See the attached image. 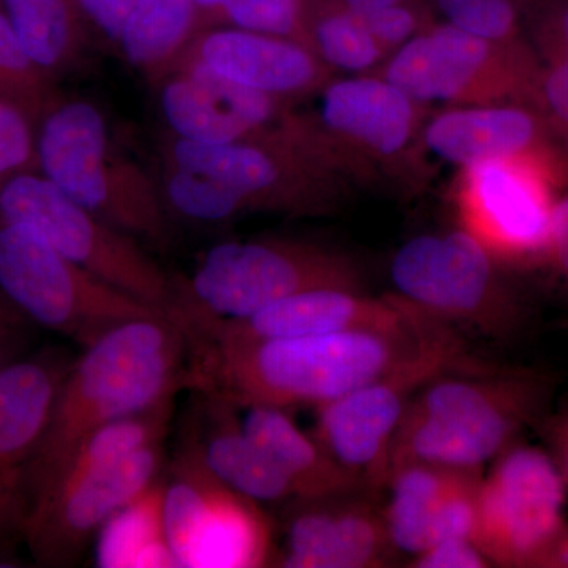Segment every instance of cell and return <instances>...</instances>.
Masks as SVG:
<instances>
[{"label":"cell","instance_id":"7","mask_svg":"<svg viewBox=\"0 0 568 568\" xmlns=\"http://www.w3.org/2000/svg\"><path fill=\"white\" fill-rule=\"evenodd\" d=\"M164 164L203 175L230 197L237 216L254 212L320 215L338 203L342 181L282 123L234 142L175 138Z\"/></svg>","mask_w":568,"mask_h":568},{"label":"cell","instance_id":"23","mask_svg":"<svg viewBox=\"0 0 568 568\" xmlns=\"http://www.w3.org/2000/svg\"><path fill=\"white\" fill-rule=\"evenodd\" d=\"M197 417L186 429L209 469L235 491L256 503L295 499L293 485L263 447L245 432L237 406L215 395L201 394Z\"/></svg>","mask_w":568,"mask_h":568},{"label":"cell","instance_id":"46","mask_svg":"<svg viewBox=\"0 0 568 568\" xmlns=\"http://www.w3.org/2000/svg\"><path fill=\"white\" fill-rule=\"evenodd\" d=\"M78 3H80V7L82 9V7H84L85 3H88V0H78Z\"/></svg>","mask_w":568,"mask_h":568},{"label":"cell","instance_id":"31","mask_svg":"<svg viewBox=\"0 0 568 568\" xmlns=\"http://www.w3.org/2000/svg\"><path fill=\"white\" fill-rule=\"evenodd\" d=\"M224 13L237 29L295 40L310 48L302 0H230Z\"/></svg>","mask_w":568,"mask_h":568},{"label":"cell","instance_id":"37","mask_svg":"<svg viewBox=\"0 0 568 568\" xmlns=\"http://www.w3.org/2000/svg\"><path fill=\"white\" fill-rule=\"evenodd\" d=\"M32 321L0 291V372L20 361Z\"/></svg>","mask_w":568,"mask_h":568},{"label":"cell","instance_id":"44","mask_svg":"<svg viewBox=\"0 0 568 568\" xmlns=\"http://www.w3.org/2000/svg\"><path fill=\"white\" fill-rule=\"evenodd\" d=\"M194 7H200V9L213 10V9H222L226 7V3L230 0H193Z\"/></svg>","mask_w":568,"mask_h":568},{"label":"cell","instance_id":"28","mask_svg":"<svg viewBox=\"0 0 568 568\" xmlns=\"http://www.w3.org/2000/svg\"><path fill=\"white\" fill-rule=\"evenodd\" d=\"M308 44L332 71L375 74L390 58L365 21L346 7L324 14L308 28Z\"/></svg>","mask_w":568,"mask_h":568},{"label":"cell","instance_id":"32","mask_svg":"<svg viewBox=\"0 0 568 568\" xmlns=\"http://www.w3.org/2000/svg\"><path fill=\"white\" fill-rule=\"evenodd\" d=\"M450 24L495 41H515L517 11L511 0H437Z\"/></svg>","mask_w":568,"mask_h":568},{"label":"cell","instance_id":"45","mask_svg":"<svg viewBox=\"0 0 568 568\" xmlns=\"http://www.w3.org/2000/svg\"><path fill=\"white\" fill-rule=\"evenodd\" d=\"M26 2H29V0H3V6H6V11H9L17 9V7H20Z\"/></svg>","mask_w":568,"mask_h":568},{"label":"cell","instance_id":"39","mask_svg":"<svg viewBox=\"0 0 568 568\" xmlns=\"http://www.w3.org/2000/svg\"><path fill=\"white\" fill-rule=\"evenodd\" d=\"M547 261L568 283V194L558 197L552 209Z\"/></svg>","mask_w":568,"mask_h":568},{"label":"cell","instance_id":"27","mask_svg":"<svg viewBox=\"0 0 568 568\" xmlns=\"http://www.w3.org/2000/svg\"><path fill=\"white\" fill-rule=\"evenodd\" d=\"M193 21V0H136L119 39L123 55L149 77H160L183 54Z\"/></svg>","mask_w":568,"mask_h":568},{"label":"cell","instance_id":"43","mask_svg":"<svg viewBox=\"0 0 568 568\" xmlns=\"http://www.w3.org/2000/svg\"><path fill=\"white\" fill-rule=\"evenodd\" d=\"M547 58H559L568 61V10L564 13L562 22H560L559 40L551 51H547Z\"/></svg>","mask_w":568,"mask_h":568},{"label":"cell","instance_id":"38","mask_svg":"<svg viewBox=\"0 0 568 568\" xmlns=\"http://www.w3.org/2000/svg\"><path fill=\"white\" fill-rule=\"evenodd\" d=\"M134 2L136 0H88L82 10L102 29L108 39L119 41Z\"/></svg>","mask_w":568,"mask_h":568},{"label":"cell","instance_id":"26","mask_svg":"<svg viewBox=\"0 0 568 568\" xmlns=\"http://www.w3.org/2000/svg\"><path fill=\"white\" fill-rule=\"evenodd\" d=\"M463 473L425 463H407L390 470L386 484L390 497L383 511L396 551L416 558L432 545L437 514Z\"/></svg>","mask_w":568,"mask_h":568},{"label":"cell","instance_id":"21","mask_svg":"<svg viewBox=\"0 0 568 568\" xmlns=\"http://www.w3.org/2000/svg\"><path fill=\"white\" fill-rule=\"evenodd\" d=\"M551 126L525 103L447 106L429 115L420 133V148L462 168L488 160L551 155Z\"/></svg>","mask_w":568,"mask_h":568},{"label":"cell","instance_id":"20","mask_svg":"<svg viewBox=\"0 0 568 568\" xmlns=\"http://www.w3.org/2000/svg\"><path fill=\"white\" fill-rule=\"evenodd\" d=\"M163 84L160 103L175 136L200 142H234L257 136L282 121L283 100L227 80L183 54Z\"/></svg>","mask_w":568,"mask_h":568},{"label":"cell","instance_id":"6","mask_svg":"<svg viewBox=\"0 0 568 568\" xmlns=\"http://www.w3.org/2000/svg\"><path fill=\"white\" fill-rule=\"evenodd\" d=\"M317 93L316 112L283 114L280 123L339 178L392 170L420 148L428 110L386 78L355 74Z\"/></svg>","mask_w":568,"mask_h":568},{"label":"cell","instance_id":"34","mask_svg":"<svg viewBox=\"0 0 568 568\" xmlns=\"http://www.w3.org/2000/svg\"><path fill=\"white\" fill-rule=\"evenodd\" d=\"M534 108L551 126L552 132L568 142V61L548 59L538 73Z\"/></svg>","mask_w":568,"mask_h":568},{"label":"cell","instance_id":"19","mask_svg":"<svg viewBox=\"0 0 568 568\" xmlns=\"http://www.w3.org/2000/svg\"><path fill=\"white\" fill-rule=\"evenodd\" d=\"M361 493L294 499L286 544L276 566L290 568H379L398 551L388 537L384 511Z\"/></svg>","mask_w":568,"mask_h":568},{"label":"cell","instance_id":"8","mask_svg":"<svg viewBox=\"0 0 568 568\" xmlns=\"http://www.w3.org/2000/svg\"><path fill=\"white\" fill-rule=\"evenodd\" d=\"M164 474V521L179 568L276 566L274 525L260 503L205 465L185 428Z\"/></svg>","mask_w":568,"mask_h":568},{"label":"cell","instance_id":"11","mask_svg":"<svg viewBox=\"0 0 568 568\" xmlns=\"http://www.w3.org/2000/svg\"><path fill=\"white\" fill-rule=\"evenodd\" d=\"M497 261L467 231L422 234L395 253L396 297L426 317L488 336H507L523 323V305Z\"/></svg>","mask_w":568,"mask_h":568},{"label":"cell","instance_id":"5","mask_svg":"<svg viewBox=\"0 0 568 568\" xmlns=\"http://www.w3.org/2000/svg\"><path fill=\"white\" fill-rule=\"evenodd\" d=\"M362 291L353 261L287 239L223 242L204 254L192 278L175 282L170 315L244 317L305 291Z\"/></svg>","mask_w":568,"mask_h":568},{"label":"cell","instance_id":"2","mask_svg":"<svg viewBox=\"0 0 568 568\" xmlns=\"http://www.w3.org/2000/svg\"><path fill=\"white\" fill-rule=\"evenodd\" d=\"M189 358V336L170 313L126 321L85 346L63 377L33 458L31 511L85 436L186 388Z\"/></svg>","mask_w":568,"mask_h":568},{"label":"cell","instance_id":"15","mask_svg":"<svg viewBox=\"0 0 568 568\" xmlns=\"http://www.w3.org/2000/svg\"><path fill=\"white\" fill-rule=\"evenodd\" d=\"M556 162L548 155L488 160L462 168L455 207L467 231L497 263L547 260Z\"/></svg>","mask_w":568,"mask_h":568},{"label":"cell","instance_id":"33","mask_svg":"<svg viewBox=\"0 0 568 568\" xmlns=\"http://www.w3.org/2000/svg\"><path fill=\"white\" fill-rule=\"evenodd\" d=\"M39 168L32 121L6 100H0V179Z\"/></svg>","mask_w":568,"mask_h":568},{"label":"cell","instance_id":"40","mask_svg":"<svg viewBox=\"0 0 568 568\" xmlns=\"http://www.w3.org/2000/svg\"><path fill=\"white\" fill-rule=\"evenodd\" d=\"M549 457L558 467L560 477L568 489V407L540 422Z\"/></svg>","mask_w":568,"mask_h":568},{"label":"cell","instance_id":"13","mask_svg":"<svg viewBox=\"0 0 568 568\" xmlns=\"http://www.w3.org/2000/svg\"><path fill=\"white\" fill-rule=\"evenodd\" d=\"M540 65L515 41L443 24L417 33L375 74L422 104L525 103L534 106Z\"/></svg>","mask_w":568,"mask_h":568},{"label":"cell","instance_id":"4","mask_svg":"<svg viewBox=\"0 0 568 568\" xmlns=\"http://www.w3.org/2000/svg\"><path fill=\"white\" fill-rule=\"evenodd\" d=\"M39 168L67 196L123 233L163 246L166 204L138 164L114 151L102 112L82 100L58 103L41 121Z\"/></svg>","mask_w":568,"mask_h":568},{"label":"cell","instance_id":"12","mask_svg":"<svg viewBox=\"0 0 568 568\" xmlns=\"http://www.w3.org/2000/svg\"><path fill=\"white\" fill-rule=\"evenodd\" d=\"M484 368L447 327L392 372L316 407L313 436L366 491H376L386 487L392 440L414 395L437 376Z\"/></svg>","mask_w":568,"mask_h":568},{"label":"cell","instance_id":"35","mask_svg":"<svg viewBox=\"0 0 568 568\" xmlns=\"http://www.w3.org/2000/svg\"><path fill=\"white\" fill-rule=\"evenodd\" d=\"M364 21L369 32L390 55L422 32L420 20H418L416 11L410 10L403 2L376 11Z\"/></svg>","mask_w":568,"mask_h":568},{"label":"cell","instance_id":"10","mask_svg":"<svg viewBox=\"0 0 568 568\" xmlns=\"http://www.w3.org/2000/svg\"><path fill=\"white\" fill-rule=\"evenodd\" d=\"M26 224L73 263L153 308L170 312L174 280L136 237L67 196L43 174L0 183V224Z\"/></svg>","mask_w":568,"mask_h":568},{"label":"cell","instance_id":"25","mask_svg":"<svg viewBox=\"0 0 568 568\" xmlns=\"http://www.w3.org/2000/svg\"><path fill=\"white\" fill-rule=\"evenodd\" d=\"M102 568H179L164 521V476L125 504L95 536Z\"/></svg>","mask_w":568,"mask_h":568},{"label":"cell","instance_id":"24","mask_svg":"<svg viewBox=\"0 0 568 568\" xmlns=\"http://www.w3.org/2000/svg\"><path fill=\"white\" fill-rule=\"evenodd\" d=\"M246 410L245 432L291 481L295 499L368 493L357 478L331 457L315 436L298 428L286 409L252 406Z\"/></svg>","mask_w":568,"mask_h":568},{"label":"cell","instance_id":"14","mask_svg":"<svg viewBox=\"0 0 568 568\" xmlns=\"http://www.w3.org/2000/svg\"><path fill=\"white\" fill-rule=\"evenodd\" d=\"M567 491L547 448L511 444L481 476L474 544L491 566L547 568L568 525Z\"/></svg>","mask_w":568,"mask_h":568},{"label":"cell","instance_id":"30","mask_svg":"<svg viewBox=\"0 0 568 568\" xmlns=\"http://www.w3.org/2000/svg\"><path fill=\"white\" fill-rule=\"evenodd\" d=\"M0 100L20 108L32 122L43 121L58 104L48 71L41 70L21 47L7 11H0Z\"/></svg>","mask_w":568,"mask_h":568},{"label":"cell","instance_id":"42","mask_svg":"<svg viewBox=\"0 0 568 568\" xmlns=\"http://www.w3.org/2000/svg\"><path fill=\"white\" fill-rule=\"evenodd\" d=\"M547 568H568V525L558 545L552 549Z\"/></svg>","mask_w":568,"mask_h":568},{"label":"cell","instance_id":"29","mask_svg":"<svg viewBox=\"0 0 568 568\" xmlns=\"http://www.w3.org/2000/svg\"><path fill=\"white\" fill-rule=\"evenodd\" d=\"M7 14L21 47L41 70L58 69L69 58L74 40L69 0H29Z\"/></svg>","mask_w":568,"mask_h":568},{"label":"cell","instance_id":"36","mask_svg":"<svg viewBox=\"0 0 568 568\" xmlns=\"http://www.w3.org/2000/svg\"><path fill=\"white\" fill-rule=\"evenodd\" d=\"M409 567L416 568H485L491 567L484 552L467 538H447L413 559Z\"/></svg>","mask_w":568,"mask_h":568},{"label":"cell","instance_id":"18","mask_svg":"<svg viewBox=\"0 0 568 568\" xmlns=\"http://www.w3.org/2000/svg\"><path fill=\"white\" fill-rule=\"evenodd\" d=\"M70 365L17 361L0 372V544L21 537L31 514V470Z\"/></svg>","mask_w":568,"mask_h":568},{"label":"cell","instance_id":"1","mask_svg":"<svg viewBox=\"0 0 568 568\" xmlns=\"http://www.w3.org/2000/svg\"><path fill=\"white\" fill-rule=\"evenodd\" d=\"M450 325L425 321L396 332L267 339L219 345L189 338L186 388L239 409L320 407L386 375Z\"/></svg>","mask_w":568,"mask_h":568},{"label":"cell","instance_id":"17","mask_svg":"<svg viewBox=\"0 0 568 568\" xmlns=\"http://www.w3.org/2000/svg\"><path fill=\"white\" fill-rule=\"evenodd\" d=\"M162 474L160 443L88 476L62 481L33 507L22 540L40 566H71L104 523Z\"/></svg>","mask_w":568,"mask_h":568},{"label":"cell","instance_id":"3","mask_svg":"<svg viewBox=\"0 0 568 568\" xmlns=\"http://www.w3.org/2000/svg\"><path fill=\"white\" fill-rule=\"evenodd\" d=\"M552 383L528 369L484 368L435 377L414 395L388 455L407 463L481 470L547 416ZM388 478V477H387Z\"/></svg>","mask_w":568,"mask_h":568},{"label":"cell","instance_id":"22","mask_svg":"<svg viewBox=\"0 0 568 568\" xmlns=\"http://www.w3.org/2000/svg\"><path fill=\"white\" fill-rule=\"evenodd\" d=\"M183 54L227 80L283 102L320 92L334 74L305 44L244 29L205 33Z\"/></svg>","mask_w":568,"mask_h":568},{"label":"cell","instance_id":"9","mask_svg":"<svg viewBox=\"0 0 568 568\" xmlns=\"http://www.w3.org/2000/svg\"><path fill=\"white\" fill-rule=\"evenodd\" d=\"M0 291L32 323L84 347L115 325L166 313L73 263L26 224H0Z\"/></svg>","mask_w":568,"mask_h":568},{"label":"cell","instance_id":"41","mask_svg":"<svg viewBox=\"0 0 568 568\" xmlns=\"http://www.w3.org/2000/svg\"><path fill=\"white\" fill-rule=\"evenodd\" d=\"M343 3H345L347 10L353 11L358 18L365 20V18L376 13V11L402 3V0H343Z\"/></svg>","mask_w":568,"mask_h":568},{"label":"cell","instance_id":"16","mask_svg":"<svg viewBox=\"0 0 568 568\" xmlns=\"http://www.w3.org/2000/svg\"><path fill=\"white\" fill-rule=\"evenodd\" d=\"M186 336L219 345L345 334V332H396L432 320L392 297H372L364 291H305L282 298L244 317L174 315Z\"/></svg>","mask_w":568,"mask_h":568}]
</instances>
